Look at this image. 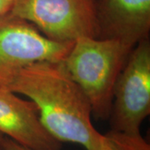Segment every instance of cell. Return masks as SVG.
I'll return each mask as SVG.
<instances>
[{"label": "cell", "instance_id": "6", "mask_svg": "<svg viewBox=\"0 0 150 150\" xmlns=\"http://www.w3.org/2000/svg\"><path fill=\"white\" fill-rule=\"evenodd\" d=\"M0 134L33 150L62 149L43 127L34 103L6 88H0Z\"/></svg>", "mask_w": 150, "mask_h": 150}, {"label": "cell", "instance_id": "1", "mask_svg": "<svg viewBox=\"0 0 150 150\" xmlns=\"http://www.w3.org/2000/svg\"><path fill=\"white\" fill-rule=\"evenodd\" d=\"M8 89L34 103L43 127L55 139L78 144L86 150H101L103 134L92 123L90 103L63 62L28 66Z\"/></svg>", "mask_w": 150, "mask_h": 150}, {"label": "cell", "instance_id": "11", "mask_svg": "<svg viewBox=\"0 0 150 150\" xmlns=\"http://www.w3.org/2000/svg\"><path fill=\"white\" fill-rule=\"evenodd\" d=\"M0 150H4V149H3V148H2V147L0 146Z\"/></svg>", "mask_w": 150, "mask_h": 150}, {"label": "cell", "instance_id": "2", "mask_svg": "<svg viewBox=\"0 0 150 150\" xmlns=\"http://www.w3.org/2000/svg\"><path fill=\"white\" fill-rule=\"evenodd\" d=\"M133 48L113 39L80 38L63 64L85 93L98 120H108L113 89Z\"/></svg>", "mask_w": 150, "mask_h": 150}, {"label": "cell", "instance_id": "12", "mask_svg": "<svg viewBox=\"0 0 150 150\" xmlns=\"http://www.w3.org/2000/svg\"><path fill=\"white\" fill-rule=\"evenodd\" d=\"M2 136H4V135H2V134H0V137H2Z\"/></svg>", "mask_w": 150, "mask_h": 150}, {"label": "cell", "instance_id": "8", "mask_svg": "<svg viewBox=\"0 0 150 150\" xmlns=\"http://www.w3.org/2000/svg\"><path fill=\"white\" fill-rule=\"evenodd\" d=\"M101 150H150V145L141 134L130 135L110 129L103 134Z\"/></svg>", "mask_w": 150, "mask_h": 150}, {"label": "cell", "instance_id": "10", "mask_svg": "<svg viewBox=\"0 0 150 150\" xmlns=\"http://www.w3.org/2000/svg\"><path fill=\"white\" fill-rule=\"evenodd\" d=\"M15 0H0V18L10 13Z\"/></svg>", "mask_w": 150, "mask_h": 150}, {"label": "cell", "instance_id": "7", "mask_svg": "<svg viewBox=\"0 0 150 150\" xmlns=\"http://www.w3.org/2000/svg\"><path fill=\"white\" fill-rule=\"evenodd\" d=\"M98 38L130 48L149 38L150 0H96Z\"/></svg>", "mask_w": 150, "mask_h": 150}, {"label": "cell", "instance_id": "9", "mask_svg": "<svg viewBox=\"0 0 150 150\" xmlns=\"http://www.w3.org/2000/svg\"><path fill=\"white\" fill-rule=\"evenodd\" d=\"M0 146L4 150H33L18 144L6 136L0 137Z\"/></svg>", "mask_w": 150, "mask_h": 150}, {"label": "cell", "instance_id": "3", "mask_svg": "<svg viewBox=\"0 0 150 150\" xmlns=\"http://www.w3.org/2000/svg\"><path fill=\"white\" fill-rule=\"evenodd\" d=\"M9 13L54 41L98 38L96 0H15Z\"/></svg>", "mask_w": 150, "mask_h": 150}, {"label": "cell", "instance_id": "5", "mask_svg": "<svg viewBox=\"0 0 150 150\" xmlns=\"http://www.w3.org/2000/svg\"><path fill=\"white\" fill-rule=\"evenodd\" d=\"M150 113V41L135 45L118 75L109 115L111 130L139 135Z\"/></svg>", "mask_w": 150, "mask_h": 150}, {"label": "cell", "instance_id": "4", "mask_svg": "<svg viewBox=\"0 0 150 150\" xmlns=\"http://www.w3.org/2000/svg\"><path fill=\"white\" fill-rule=\"evenodd\" d=\"M74 42L54 41L32 23L8 13L0 18V88H6L19 72L38 62H63Z\"/></svg>", "mask_w": 150, "mask_h": 150}]
</instances>
